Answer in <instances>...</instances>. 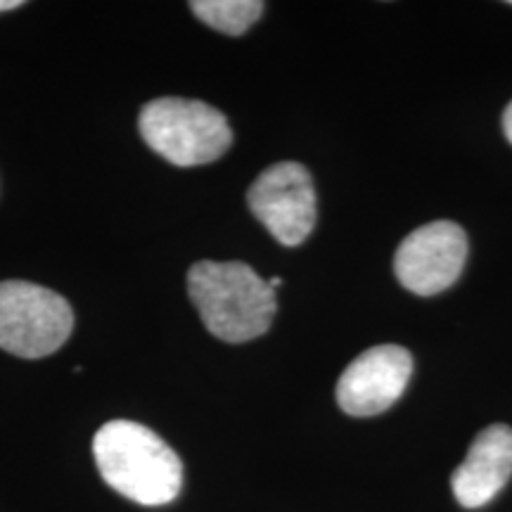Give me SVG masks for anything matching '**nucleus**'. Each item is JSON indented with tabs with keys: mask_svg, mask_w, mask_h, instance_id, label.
I'll list each match as a JSON object with an SVG mask.
<instances>
[{
	"mask_svg": "<svg viewBox=\"0 0 512 512\" xmlns=\"http://www.w3.org/2000/svg\"><path fill=\"white\" fill-rule=\"evenodd\" d=\"M93 456L107 486L138 505H166L183 489V463L166 441L131 420L102 425Z\"/></svg>",
	"mask_w": 512,
	"mask_h": 512,
	"instance_id": "nucleus-1",
	"label": "nucleus"
},
{
	"mask_svg": "<svg viewBox=\"0 0 512 512\" xmlns=\"http://www.w3.org/2000/svg\"><path fill=\"white\" fill-rule=\"evenodd\" d=\"M190 302L211 335L242 344L266 335L275 309V292L242 261H197L188 271Z\"/></svg>",
	"mask_w": 512,
	"mask_h": 512,
	"instance_id": "nucleus-2",
	"label": "nucleus"
},
{
	"mask_svg": "<svg viewBox=\"0 0 512 512\" xmlns=\"http://www.w3.org/2000/svg\"><path fill=\"white\" fill-rule=\"evenodd\" d=\"M140 136L176 166H202L226 155L233 143L228 119L200 100L162 98L140 112Z\"/></svg>",
	"mask_w": 512,
	"mask_h": 512,
	"instance_id": "nucleus-3",
	"label": "nucleus"
},
{
	"mask_svg": "<svg viewBox=\"0 0 512 512\" xmlns=\"http://www.w3.org/2000/svg\"><path fill=\"white\" fill-rule=\"evenodd\" d=\"M74 330V311L62 294L27 280L0 283V349L19 358L55 354Z\"/></svg>",
	"mask_w": 512,
	"mask_h": 512,
	"instance_id": "nucleus-4",
	"label": "nucleus"
},
{
	"mask_svg": "<svg viewBox=\"0 0 512 512\" xmlns=\"http://www.w3.org/2000/svg\"><path fill=\"white\" fill-rule=\"evenodd\" d=\"M247 204L268 233L285 247L302 245L318 219L313 178L309 169L297 162L268 166L249 188Z\"/></svg>",
	"mask_w": 512,
	"mask_h": 512,
	"instance_id": "nucleus-5",
	"label": "nucleus"
},
{
	"mask_svg": "<svg viewBox=\"0 0 512 512\" xmlns=\"http://www.w3.org/2000/svg\"><path fill=\"white\" fill-rule=\"evenodd\" d=\"M467 261V235L453 221H434L413 230L394 256V273L408 292L432 297L451 287Z\"/></svg>",
	"mask_w": 512,
	"mask_h": 512,
	"instance_id": "nucleus-6",
	"label": "nucleus"
},
{
	"mask_svg": "<svg viewBox=\"0 0 512 512\" xmlns=\"http://www.w3.org/2000/svg\"><path fill=\"white\" fill-rule=\"evenodd\" d=\"M413 375V356L403 347L382 344L354 358L337 382V403L354 418H370L392 408Z\"/></svg>",
	"mask_w": 512,
	"mask_h": 512,
	"instance_id": "nucleus-7",
	"label": "nucleus"
},
{
	"mask_svg": "<svg viewBox=\"0 0 512 512\" xmlns=\"http://www.w3.org/2000/svg\"><path fill=\"white\" fill-rule=\"evenodd\" d=\"M512 477V430L508 425H491L477 434L451 486L463 508H482L501 494Z\"/></svg>",
	"mask_w": 512,
	"mask_h": 512,
	"instance_id": "nucleus-8",
	"label": "nucleus"
},
{
	"mask_svg": "<svg viewBox=\"0 0 512 512\" xmlns=\"http://www.w3.org/2000/svg\"><path fill=\"white\" fill-rule=\"evenodd\" d=\"M266 5L261 0H192L190 10L211 29L228 36H242L259 22Z\"/></svg>",
	"mask_w": 512,
	"mask_h": 512,
	"instance_id": "nucleus-9",
	"label": "nucleus"
},
{
	"mask_svg": "<svg viewBox=\"0 0 512 512\" xmlns=\"http://www.w3.org/2000/svg\"><path fill=\"white\" fill-rule=\"evenodd\" d=\"M503 131H505V138L512 143V102L505 107V112H503Z\"/></svg>",
	"mask_w": 512,
	"mask_h": 512,
	"instance_id": "nucleus-10",
	"label": "nucleus"
},
{
	"mask_svg": "<svg viewBox=\"0 0 512 512\" xmlns=\"http://www.w3.org/2000/svg\"><path fill=\"white\" fill-rule=\"evenodd\" d=\"M22 0H0V12H8V10H17L22 8Z\"/></svg>",
	"mask_w": 512,
	"mask_h": 512,
	"instance_id": "nucleus-11",
	"label": "nucleus"
},
{
	"mask_svg": "<svg viewBox=\"0 0 512 512\" xmlns=\"http://www.w3.org/2000/svg\"><path fill=\"white\" fill-rule=\"evenodd\" d=\"M280 285H283V280H280V278H271V280H268V287H271V290L275 292V290H278V287Z\"/></svg>",
	"mask_w": 512,
	"mask_h": 512,
	"instance_id": "nucleus-12",
	"label": "nucleus"
},
{
	"mask_svg": "<svg viewBox=\"0 0 512 512\" xmlns=\"http://www.w3.org/2000/svg\"><path fill=\"white\" fill-rule=\"evenodd\" d=\"M510 5H512V3H510Z\"/></svg>",
	"mask_w": 512,
	"mask_h": 512,
	"instance_id": "nucleus-13",
	"label": "nucleus"
}]
</instances>
